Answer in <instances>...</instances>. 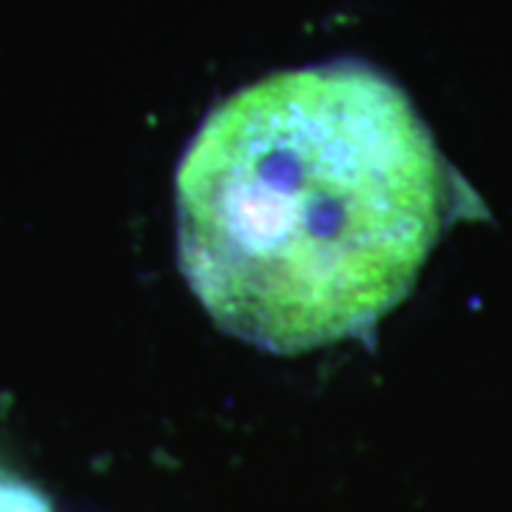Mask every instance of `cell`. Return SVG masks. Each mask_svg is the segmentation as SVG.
Instances as JSON below:
<instances>
[{
    "instance_id": "1",
    "label": "cell",
    "mask_w": 512,
    "mask_h": 512,
    "mask_svg": "<svg viewBox=\"0 0 512 512\" xmlns=\"http://www.w3.org/2000/svg\"><path fill=\"white\" fill-rule=\"evenodd\" d=\"M447 205L436 143L365 63L279 72L208 114L177 171L183 274L274 353L376 325L416 285Z\"/></svg>"
},
{
    "instance_id": "2",
    "label": "cell",
    "mask_w": 512,
    "mask_h": 512,
    "mask_svg": "<svg viewBox=\"0 0 512 512\" xmlns=\"http://www.w3.org/2000/svg\"><path fill=\"white\" fill-rule=\"evenodd\" d=\"M0 512H55L49 498L29 481L0 470Z\"/></svg>"
}]
</instances>
